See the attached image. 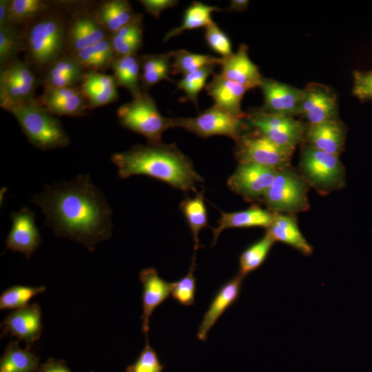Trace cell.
<instances>
[{
    "instance_id": "7c38bea8",
    "label": "cell",
    "mask_w": 372,
    "mask_h": 372,
    "mask_svg": "<svg viewBox=\"0 0 372 372\" xmlns=\"http://www.w3.org/2000/svg\"><path fill=\"white\" fill-rule=\"evenodd\" d=\"M278 170L252 163H239L227 180L231 191L247 201L260 200Z\"/></svg>"
},
{
    "instance_id": "60d3db41",
    "label": "cell",
    "mask_w": 372,
    "mask_h": 372,
    "mask_svg": "<svg viewBox=\"0 0 372 372\" xmlns=\"http://www.w3.org/2000/svg\"><path fill=\"white\" fill-rule=\"evenodd\" d=\"M163 364L155 350L150 346L148 335H145V344L136 362L127 366L125 372H163Z\"/></svg>"
},
{
    "instance_id": "e0dca14e",
    "label": "cell",
    "mask_w": 372,
    "mask_h": 372,
    "mask_svg": "<svg viewBox=\"0 0 372 372\" xmlns=\"http://www.w3.org/2000/svg\"><path fill=\"white\" fill-rule=\"evenodd\" d=\"M38 101L52 115L82 116L89 107L86 97L76 87H44Z\"/></svg>"
},
{
    "instance_id": "d6a6232c",
    "label": "cell",
    "mask_w": 372,
    "mask_h": 372,
    "mask_svg": "<svg viewBox=\"0 0 372 372\" xmlns=\"http://www.w3.org/2000/svg\"><path fill=\"white\" fill-rule=\"evenodd\" d=\"M190 229L194 247V255L199 247L198 234L208 226V216L202 193H196L194 198H186L180 204Z\"/></svg>"
},
{
    "instance_id": "2e32d148",
    "label": "cell",
    "mask_w": 372,
    "mask_h": 372,
    "mask_svg": "<svg viewBox=\"0 0 372 372\" xmlns=\"http://www.w3.org/2000/svg\"><path fill=\"white\" fill-rule=\"evenodd\" d=\"M260 87L264 96L263 110L291 116L300 114L303 90L264 77Z\"/></svg>"
},
{
    "instance_id": "ab89813d",
    "label": "cell",
    "mask_w": 372,
    "mask_h": 372,
    "mask_svg": "<svg viewBox=\"0 0 372 372\" xmlns=\"http://www.w3.org/2000/svg\"><path fill=\"white\" fill-rule=\"evenodd\" d=\"M195 256L187 273L178 280L172 282L171 296L180 304L190 307L194 304L196 280L194 275L195 269Z\"/></svg>"
},
{
    "instance_id": "8fae6325",
    "label": "cell",
    "mask_w": 372,
    "mask_h": 372,
    "mask_svg": "<svg viewBox=\"0 0 372 372\" xmlns=\"http://www.w3.org/2000/svg\"><path fill=\"white\" fill-rule=\"evenodd\" d=\"M242 118L214 105L194 118H173V127H181L207 138L226 136L235 141L240 136Z\"/></svg>"
},
{
    "instance_id": "e575fe53",
    "label": "cell",
    "mask_w": 372,
    "mask_h": 372,
    "mask_svg": "<svg viewBox=\"0 0 372 372\" xmlns=\"http://www.w3.org/2000/svg\"><path fill=\"white\" fill-rule=\"evenodd\" d=\"M51 3L43 0H10L8 25L30 23L50 11Z\"/></svg>"
},
{
    "instance_id": "484cf974",
    "label": "cell",
    "mask_w": 372,
    "mask_h": 372,
    "mask_svg": "<svg viewBox=\"0 0 372 372\" xmlns=\"http://www.w3.org/2000/svg\"><path fill=\"white\" fill-rule=\"evenodd\" d=\"M83 69L72 55H63L45 69L44 87H75L83 80L85 74Z\"/></svg>"
},
{
    "instance_id": "52a82bcc",
    "label": "cell",
    "mask_w": 372,
    "mask_h": 372,
    "mask_svg": "<svg viewBox=\"0 0 372 372\" xmlns=\"http://www.w3.org/2000/svg\"><path fill=\"white\" fill-rule=\"evenodd\" d=\"M300 169L309 186L321 194L340 189L345 185V170L339 156L320 151L309 145L303 147Z\"/></svg>"
},
{
    "instance_id": "30bf717a",
    "label": "cell",
    "mask_w": 372,
    "mask_h": 372,
    "mask_svg": "<svg viewBox=\"0 0 372 372\" xmlns=\"http://www.w3.org/2000/svg\"><path fill=\"white\" fill-rule=\"evenodd\" d=\"M246 118L254 130L278 145L292 151L302 140L306 130L291 116L270 113L262 109L251 112Z\"/></svg>"
},
{
    "instance_id": "f35d334b",
    "label": "cell",
    "mask_w": 372,
    "mask_h": 372,
    "mask_svg": "<svg viewBox=\"0 0 372 372\" xmlns=\"http://www.w3.org/2000/svg\"><path fill=\"white\" fill-rule=\"evenodd\" d=\"M23 39L15 26L0 28V65L1 68L16 58L17 53L23 47Z\"/></svg>"
},
{
    "instance_id": "7402d4cb",
    "label": "cell",
    "mask_w": 372,
    "mask_h": 372,
    "mask_svg": "<svg viewBox=\"0 0 372 372\" xmlns=\"http://www.w3.org/2000/svg\"><path fill=\"white\" fill-rule=\"evenodd\" d=\"M308 145L320 151L339 156L344 147L346 130L337 118L309 125L304 136Z\"/></svg>"
},
{
    "instance_id": "cb8c5ba5",
    "label": "cell",
    "mask_w": 372,
    "mask_h": 372,
    "mask_svg": "<svg viewBox=\"0 0 372 372\" xmlns=\"http://www.w3.org/2000/svg\"><path fill=\"white\" fill-rule=\"evenodd\" d=\"M275 213L265 209L258 205L234 212H221L218 221V226L212 229L213 239L211 246H214L221 234L227 229L262 227L267 228L271 223Z\"/></svg>"
},
{
    "instance_id": "1f68e13d",
    "label": "cell",
    "mask_w": 372,
    "mask_h": 372,
    "mask_svg": "<svg viewBox=\"0 0 372 372\" xmlns=\"http://www.w3.org/2000/svg\"><path fill=\"white\" fill-rule=\"evenodd\" d=\"M219 10V8L216 6L194 1L185 10L181 25L168 31L165 35L163 41H167L186 30L202 27L206 28L214 23L211 19V13Z\"/></svg>"
},
{
    "instance_id": "7a4b0ae2",
    "label": "cell",
    "mask_w": 372,
    "mask_h": 372,
    "mask_svg": "<svg viewBox=\"0 0 372 372\" xmlns=\"http://www.w3.org/2000/svg\"><path fill=\"white\" fill-rule=\"evenodd\" d=\"M111 161L121 179L144 175L184 192L196 193V184L203 181L191 160L174 143L136 145L127 151L112 154Z\"/></svg>"
},
{
    "instance_id": "8d00e7d4",
    "label": "cell",
    "mask_w": 372,
    "mask_h": 372,
    "mask_svg": "<svg viewBox=\"0 0 372 372\" xmlns=\"http://www.w3.org/2000/svg\"><path fill=\"white\" fill-rule=\"evenodd\" d=\"M45 291L44 286L14 285L5 290L0 296V309H19L28 305L34 296Z\"/></svg>"
},
{
    "instance_id": "9a60e30c",
    "label": "cell",
    "mask_w": 372,
    "mask_h": 372,
    "mask_svg": "<svg viewBox=\"0 0 372 372\" xmlns=\"http://www.w3.org/2000/svg\"><path fill=\"white\" fill-rule=\"evenodd\" d=\"M337 112L336 96L329 87L312 83L303 90L300 114L304 116L309 125L335 119Z\"/></svg>"
},
{
    "instance_id": "f1b7e54d",
    "label": "cell",
    "mask_w": 372,
    "mask_h": 372,
    "mask_svg": "<svg viewBox=\"0 0 372 372\" xmlns=\"http://www.w3.org/2000/svg\"><path fill=\"white\" fill-rule=\"evenodd\" d=\"M172 51L163 54H149L140 56L141 59V87L146 90L162 81H172L170 61Z\"/></svg>"
},
{
    "instance_id": "836d02e7",
    "label": "cell",
    "mask_w": 372,
    "mask_h": 372,
    "mask_svg": "<svg viewBox=\"0 0 372 372\" xmlns=\"http://www.w3.org/2000/svg\"><path fill=\"white\" fill-rule=\"evenodd\" d=\"M171 74L183 76L210 65H220L222 58L190 52L185 50L172 51Z\"/></svg>"
},
{
    "instance_id": "44dd1931",
    "label": "cell",
    "mask_w": 372,
    "mask_h": 372,
    "mask_svg": "<svg viewBox=\"0 0 372 372\" xmlns=\"http://www.w3.org/2000/svg\"><path fill=\"white\" fill-rule=\"evenodd\" d=\"M207 94L211 96L217 106L234 116L244 119L247 114L241 110V101L245 92L249 90L223 76L213 74L211 80L205 87Z\"/></svg>"
},
{
    "instance_id": "4316f807",
    "label": "cell",
    "mask_w": 372,
    "mask_h": 372,
    "mask_svg": "<svg viewBox=\"0 0 372 372\" xmlns=\"http://www.w3.org/2000/svg\"><path fill=\"white\" fill-rule=\"evenodd\" d=\"M105 31L94 17L79 16L68 28V45L76 52L107 38Z\"/></svg>"
},
{
    "instance_id": "ffe728a7",
    "label": "cell",
    "mask_w": 372,
    "mask_h": 372,
    "mask_svg": "<svg viewBox=\"0 0 372 372\" xmlns=\"http://www.w3.org/2000/svg\"><path fill=\"white\" fill-rule=\"evenodd\" d=\"M220 66L223 76L248 90L260 87L262 83L263 76L249 59L245 44L240 45L235 53L222 58Z\"/></svg>"
},
{
    "instance_id": "7bdbcfd3",
    "label": "cell",
    "mask_w": 372,
    "mask_h": 372,
    "mask_svg": "<svg viewBox=\"0 0 372 372\" xmlns=\"http://www.w3.org/2000/svg\"><path fill=\"white\" fill-rule=\"evenodd\" d=\"M353 94L361 101H372V70L353 72Z\"/></svg>"
},
{
    "instance_id": "7dc6e473",
    "label": "cell",
    "mask_w": 372,
    "mask_h": 372,
    "mask_svg": "<svg viewBox=\"0 0 372 372\" xmlns=\"http://www.w3.org/2000/svg\"><path fill=\"white\" fill-rule=\"evenodd\" d=\"M249 3V1L247 0H232L230 1V5L226 9L228 11L240 12L245 10Z\"/></svg>"
},
{
    "instance_id": "d590c367",
    "label": "cell",
    "mask_w": 372,
    "mask_h": 372,
    "mask_svg": "<svg viewBox=\"0 0 372 372\" xmlns=\"http://www.w3.org/2000/svg\"><path fill=\"white\" fill-rule=\"evenodd\" d=\"M275 241L267 233L259 240L248 247L239 258L238 273L245 277L261 266L266 260Z\"/></svg>"
},
{
    "instance_id": "8992f818",
    "label": "cell",
    "mask_w": 372,
    "mask_h": 372,
    "mask_svg": "<svg viewBox=\"0 0 372 372\" xmlns=\"http://www.w3.org/2000/svg\"><path fill=\"white\" fill-rule=\"evenodd\" d=\"M309 185L290 166L278 170L271 185L260 201L273 213L294 214L309 208Z\"/></svg>"
},
{
    "instance_id": "6da1fadb",
    "label": "cell",
    "mask_w": 372,
    "mask_h": 372,
    "mask_svg": "<svg viewBox=\"0 0 372 372\" xmlns=\"http://www.w3.org/2000/svg\"><path fill=\"white\" fill-rule=\"evenodd\" d=\"M31 201L56 236L81 243L90 251L112 235V209L88 174L47 185Z\"/></svg>"
},
{
    "instance_id": "f546056e",
    "label": "cell",
    "mask_w": 372,
    "mask_h": 372,
    "mask_svg": "<svg viewBox=\"0 0 372 372\" xmlns=\"http://www.w3.org/2000/svg\"><path fill=\"white\" fill-rule=\"evenodd\" d=\"M111 68L117 86L127 89L133 98L143 92L141 87V59L136 54L117 56Z\"/></svg>"
},
{
    "instance_id": "b9f144b4",
    "label": "cell",
    "mask_w": 372,
    "mask_h": 372,
    "mask_svg": "<svg viewBox=\"0 0 372 372\" xmlns=\"http://www.w3.org/2000/svg\"><path fill=\"white\" fill-rule=\"evenodd\" d=\"M205 29V39L211 50L220 54L221 58L233 53L229 37L216 23L214 22Z\"/></svg>"
},
{
    "instance_id": "3957f363",
    "label": "cell",
    "mask_w": 372,
    "mask_h": 372,
    "mask_svg": "<svg viewBox=\"0 0 372 372\" xmlns=\"http://www.w3.org/2000/svg\"><path fill=\"white\" fill-rule=\"evenodd\" d=\"M68 28L63 17L49 12L30 23L23 42L31 63L47 68L64 55L68 45Z\"/></svg>"
},
{
    "instance_id": "5b68a950",
    "label": "cell",
    "mask_w": 372,
    "mask_h": 372,
    "mask_svg": "<svg viewBox=\"0 0 372 372\" xmlns=\"http://www.w3.org/2000/svg\"><path fill=\"white\" fill-rule=\"evenodd\" d=\"M116 114L123 127L143 136L149 143L162 142L163 134L173 127V118L161 115L154 100L144 92L121 105Z\"/></svg>"
},
{
    "instance_id": "5bb4252c",
    "label": "cell",
    "mask_w": 372,
    "mask_h": 372,
    "mask_svg": "<svg viewBox=\"0 0 372 372\" xmlns=\"http://www.w3.org/2000/svg\"><path fill=\"white\" fill-rule=\"evenodd\" d=\"M42 312L37 303L28 304L8 314L1 323V338L7 333L23 340L26 347H30L41 335Z\"/></svg>"
},
{
    "instance_id": "277c9868",
    "label": "cell",
    "mask_w": 372,
    "mask_h": 372,
    "mask_svg": "<svg viewBox=\"0 0 372 372\" xmlns=\"http://www.w3.org/2000/svg\"><path fill=\"white\" fill-rule=\"evenodd\" d=\"M19 122L30 143L41 150L65 147L70 139L61 121L35 99L10 111Z\"/></svg>"
},
{
    "instance_id": "ee69618b",
    "label": "cell",
    "mask_w": 372,
    "mask_h": 372,
    "mask_svg": "<svg viewBox=\"0 0 372 372\" xmlns=\"http://www.w3.org/2000/svg\"><path fill=\"white\" fill-rule=\"evenodd\" d=\"M139 2L145 11L156 19L163 10L172 8L178 3V1L175 0H141Z\"/></svg>"
},
{
    "instance_id": "f6af8a7d",
    "label": "cell",
    "mask_w": 372,
    "mask_h": 372,
    "mask_svg": "<svg viewBox=\"0 0 372 372\" xmlns=\"http://www.w3.org/2000/svg\"><path fill=\"white\" fill-rule=\"evenodd\" d=\"M36 372H72L63 360H56L50 358L41 364Z\"/></svg>"
},
{
    "instance_id": "bcb514c9",
    "label": "cell",
    "mask_w": 372,
    "mask_h": 372,
    "mask_svg": "<svg viewBox=\"0 0 372 372\" xmlns=\"http://www.w3.org/2000/svg\"><path fill=\"white\" fill-rule=\"evenodd\" d=\"M10 0L0 1V28L8 25Z\"/></svg>"
},
{
    "instance_id": "ac0fdd59",
    "label": "cell",
    "mask_w": 372,
    "mask_h": 372,
    "mask_svg": "<svg viewBox=\"0 0 372 372\" xmlns=\"http://www.w3.org/2000/svg\"><path fill=\"white\" fill-rule=\"evenodd\" d=\"M244 276L238 273L217 291L203 315L197 331V338L205 341L207 334L220 316L238 300Z\"/></svg>"
},
{
    "instance_id": "ba28073f",
    "label": "cell",
    "mask_w": 372,
    "mask_h": 372,
    "mask_svg": "<svg viewBox=\"0 0 372 372\" xmlns=\"http://www.w3.org/2000/svg\"><path fill=\"white\" fill-rule=\"evenodd\" d=\"M293 151L282 147L254 130L236 140L234 156L239 163H252L276 169L290 166Z\"/></svg>"
},
{
    "instance_id": "74e56055",
    "label": "cell",
    "mask_w": 372,
    "mask_h": 372,
    "mask_svg": "<svg viewBox=\"0 0 372 372\" xmlns=\"http://www.w3.org/2000/svg\"><path fill=\"white\" fill-rule=\"evenodd\" d=\"M216 66H207L194 72L185 74L176 83L177 88L185 92L187 100H189L196 107H198V95L205 87L208 77L214 74V68Z\"/></svg>"
},
{
    "instance_id": "4dcf8cb0",
    "label": "cell",
    "mask_w": 372,
    "mask_h": 372,
    "mask_svg": "<svg viewBox=\"0 0 372 372\" xmlns=\"http://www.w3.org/2000/svg\"><path fill=\"white\" fill-rule=\"evenodd\" d=\"M19 340H11L0 359V372H36L40 366L39 357L31 351V347L21 349Z\"/></svg>"
},
{
    "instance_id": "d4e9b609",
    "label": "cell",
    "mask_w": 372,
    "mask_h": 372,
    "mask_svg": "<svg viewBox=\"0 0 372 372\" xmlns=\"http://www.w3.org/2000/svg\"><path fill=\"white\" fill-rule=\"evenodd\" d=\"M272 239L295 249L304 256H310L313 247L301 233L293 214L275 213L270 225L266 229Z\"/></svg>"
},
{
    "instance_id": "9c48e42d",
    "label": "cell",
    "mask_w": 372,
    "mask_h": 372,
    "mask_svg": "<svg viewBox=\"0 0 372 372\" xmlns=\"http://www.w3.org/2000/svg\"><path fill=\"white\" fill-rule=\"evenodd\" d=\"M39 84L30 65L17 57L1 68L0 106L10 111L12 107L34 99Z\"/></svg>"
},
{
    "instance_id": "83f0119b",
    "label": "cell",
    "mask_w": 372,
    "mask_h": 372,
    "mask_svg": "<svg viewBox=\"0 0 372 372\" xmlns=\"http://www.w3.org/2000/svg\"><path fill=\"white\" fill-rule=\"evenodd\" d=\"M140 15L133 12L129 1L112 0L103 3L96 10L94 17L106 31L114 34Z\"/></svg>"
},
{
    "instance_id": "603a6c76",
    "label": "cell",
    "mask_w": 372,
    "mask_h": 372,
    "mask_svg": "<svg viewBox=\"0 0 372 372\" xmlns=\"http://www.w3.org/2000/svg\"><path fill=\"white\" fill-rule=\"evenodd\" d=\"M113 75L94 70L85 72L81 90L86 97L89 107L94 108L116 101L118 94Z\"/></svg>"
},
{
    "instance_id": "d6986e66",
    "label": "cell",
    "mask_w": 372,
    "mask_h": 372,
    "mask_svg": "<svg viewBox=\"0 0 372 372\" xmlns=\"http://www.w3.org/2000/svg\"><path fill=\"white\" fill-rule=\"evenodd\" d=\"M139 279L143 285L142 331L148 335L150 317L154 311L171 295L172 282L163 279L152 267L141 271Z\"/></svg>"
},
{
    "instance_id": "4fadbf2b",
    "label": "cell",
    "mask_w": 372,
    "mask_h": 372,
    "mask_svg": "<svg viewBox=\"0 0 372 372\" xmlns=\"http://www.w3.org/2000/svg\"><path fill=\"white\" fill-rule=\"evenodd\" d=\"M12 227L7 236L6 248L23 254L27 259L39 247L41 238L34 211L23 207L10 215Z\"/></svg>"
}]
</instances>
